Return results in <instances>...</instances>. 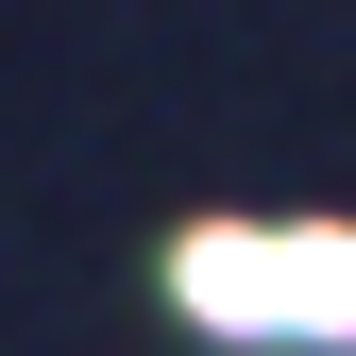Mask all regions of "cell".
<instances>
[{
    "label": "cell",
    "mask_w": 356,
    "mask_h": 356,
    "mask_svg": "<svg viewBox=\"0 0 356 356\" xmlns=\"http://www.w3.org/2000/svg\"><path fill=\"white\" fill-rule=\"evenodd\" d=\"M170 305H187L204 339H289V305H272V220H187V238H170Z\"/></svg>",
    "instance_id": "6da1fadb"
},
{
    "label": "cell",
    "mask_w": 356,
    "mask_h": 356,
    "mask_svg": "<svg viewBox=\"0 0 356 356\" xmlns=\"http://www.w3.org/2000/svg\"><path fill=\"white\" fill-rule=\"evenodd\" d=\"M272 305H289V339L356 356V220H272Z\"/></svg>",
    "instance_id": "7a4b0ae2"
}]
</instances>
